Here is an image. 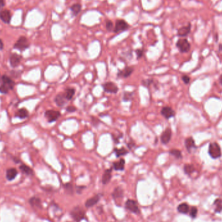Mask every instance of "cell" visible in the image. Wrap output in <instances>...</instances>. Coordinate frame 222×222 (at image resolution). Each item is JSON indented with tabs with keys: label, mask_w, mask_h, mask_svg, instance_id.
I'll use <instances>...</instances> for the list:
<instances>
[{
	"label": "cell",
	"mask_w": 222,
	"mask_h": 222,
	"mask_svg": "<svg viewBox=\"0 0 222 222\" xmlns=\"http://www.w3.org/2000/svg\"><path fill=\"white\" fill-rule=\"evenodd\" d=\"M125 208L134 213H139L140 210L136 201L132 199H129L125 203Z\"/></svg>",
	"instance_id": "11"
},
{
	"label": "cell",
	"mask_w": 222,
	"mask_h": 222,
	"mask_svg": "<svg viewBox=\"0 0 222 222\" xmlns=\"http://www.w3.org/2000/svg\"><path fill=\"white\" fill-rule=\"evenodd\" d=\"M182 80L183 82L185 83V84H188L190 83V78L189 76L185 75H182Z\"/></svg>",
	"instance_id": "43"
},
{
	"label": "cell",
	"mask_w": 222,
	"mask_h": 222,
	"mask_svg": "<svg viewBox=\"0 0 222 222\" xmlns=\"http://www.w3.org/2000/svg\"><path fill=\"white\" fill-rule=\"evenodd\" d=\"M127 146L129 149H132L133 148L135 147L136 144H135V142L133 140H131V141L127 143Z\"/></svg>",
	"instance_id": "44"
},
{
	"label": "cell",
	"mask_w": 222,
	"mask_h": 222,
	"mask_svg": "<svg viewBox=\"0 0 222 222\" xmlns=\"http://www.w3.org/2000/svg\"><path fill=\"white\" fill-rule=\"evenodd\" d=\"M122 136H123V134H120L119 136H114V135L112 134V139L114 142L115 143H120V140L119 139H120L121 138H122Z\"/></svg>",
	"instance_id": "40"
},
{
	"label": "cell",
	"mask_w": 222,
	"mask_h": 222,
	"mask_svg": "<svg viewBox=\"0 0 222 222\" xmlns=\"http://www.w3.org/2000/svg\"><path fill=\"white\" fill-rule=\"evenodd\" d=\"M2 82L4 85H5L9 90H13L14 86V82L7 75L2 76Z\"/></svg>",
	"instance_id": "17"
},
{
	"label": "cell",
	"mask_w": 222,
	"mask_h": 222,
	"mask_svg": "<svg viewBox=\"0 0 222 222\" xmlns=\"http://www.w3.org/2000/svg\"><path fill=\"white\" fill-rule=\"evenodd\" d=\"M134 72V68L132 66H126L123 70H118L117 77L119 78H127L132 75Z\"/></svg>",
	"instance_id": "8"
},
{
	"label": "cell",
	"mask_w": 222,
	"mask_h": 222,
	"mask_svg": "<svg viewBox=\"0 0 222 222\" xmlns=\"http://www.w3.org/2000/svg\"><path fill=\"white\" fill-rule=\"evenodd\" d=\"M185 145L186 149L188 150V152H190V150L192 149L196 148L195 141L192 137H189V138H187L185 142Z\"/></svg>",
	"instance_id": "21"
},
{
	"label": "cell",
	"mask_w": 222,
	"mask_h": 222,
	"mask_svg": "<svg viewBox=\"0 0 222 222\" xmlns=\"http://www.w3.org/2000/svg\"><path fill=\"white\" fill-rule=\"evenodd\" d=\"M54 101L58 107L61 108L63 107L68 102L63 93H60L59 94H57L54 99Z\"/></svg>",
	"instance_id": "13"
},
{
	"label": "cell",
	"mask_w": 222,
	"mask_h": 222,
	"mask_svg": "<svg viewBox=\"0 0 222 222\" xmlns=\"http://www.w3.org/2000/svg\"><path fill=\"white\" fill-rule=\"evenodd\" d=\"M9 90L5 85H4L3 84H2L1 86H0V93L2 94H7Z\"/></svg>",
	"instance_id": "39"
},
{
	"label": "cell",
	"mask_w": 222,
	"mask_h": 222,
	"mask_svg": "<svg viewBox=\"0 0 222 222\" xmlns=\"http://www.w3.org/2000/svg\"><path fill=\"white\" fill-rule=\"evenodd\" d=\"M123 196V190L122 188L120 187H118L117 188H116L112 193V197L114 199H122Z\"/></svg>",
	"instance_id": "24"
},
{
	"label": "cell",
	"mask_w": 222,
	"mask_h": 222,
	"mask_svg": "<svg viewBox=\"0 0 222 222\" xmlns=\"http://www.w3.org/2000/svg\"><path fill=\"white\" fill-rule=\"evenodd\" d=\"M114 153L116 154V157L119 158L120 157L126 155L127 154H128V151L127 150L126 148H125L124 147H122L121 148H114Z\"/></svg>",
	"instance_id": "25"
},
{
	"label": "cell",
	"mask_w": 222,
	"mask_h": 222,
	"mask_svg": "<svg viewBox=\"0 0 222 222\" xmlns=\"http://www.w3.org/2000/svg\"><path fill=\"white\" fill-rule=\"evenodd\" d=\"M20 170L22 171V173H24V174L27 175V176H32L33 175V170L27 165H22L20 166Z\"/></svg>",
	"instance_id": "27"
},
{
	"label": "cell",
	"mask_w": 222,
	"mask_h": 222,
	"mask_svg": "<svg viewBox=\"0 0 222 222\" xmlns=\"http://www.w3.org/2000/svg\"><path fill=\"white\" fill-rule=\"evenodd\" d=\"M160 113H161L162 116L167 120L173 118L176 115V112L174 111V110H173L172 108L168 107V106L162 107L161 109Z\"/></svg>",
	"instance_id": "9"
},
{
	"label": "cell",
	"mask_w": 222,
	"mask_h": 222,
	"mask_svg": "<svg viewBox=\"0 0 222 222\" xmlns=\"http://www.w3.org/2000/svg\"><path fill=\"white\" fill-rule=\"evenodd\" d=\"M106 29H107V30L109 31H113L114 30V25H113V24L111 21H107V22H106Z\"/></svg>",
	"instance_id": "38"
},
{
	"label": "cell",
	"mask_w": 222,
	"mask_h": 222,
	"mask_svg": "<svg viewBox=\"0 0 222 222\" xmlns=\"http://www.w3.org/2000/svg\"><path fill=\"white\" fill-rule=\"evenodd\" d=\"M102 87L103 89V90L105 92L109 93V94H117L119 91L118 86L113 82L105 83L103 84Z\"/></svg>",
	"instance_id": "5"
},
{
	"label": "cell",
	"mask_w": 222,
	"mask_h": 222,
	"mask_svg": "<svg viewBox=\"0 0 222 222\" xmlns=\"http://www.w3.org/2000/svg\"><path fill=\"white\" fill-rule=\"evenodd\" d=\"M30 203L33 207H41V201L39 198L36 197H33L32 198H31L30 199Z\"/></svg>",
	"instance_id": "28"
},
{
	"label": "cell",
	"mask_w": 222,
	"mask_h": 222,
	"mask_svg": "<svg viewBox=\"0 0 222 222\" xmlns=\"http://www.w3.org/2000/svg\"><path fill=\"white\" fill-rule=\"evenodd\" d=\"M135 52H136L137 54V59H140L143 55V50L142 49H138L135 51Z\"/></svg>",
	"instance_id": "42"
},
{
	"label": "cell",
	"mask_w": 222,
	"mask_h": 222,
	"mask_svg": "<svg viewBox=\"0 0 222 222\" xmlns=\"http://www.w3.org/2000/svg\"><path fill=\"white\" fill-rule=\"evenodd\" d=\"M112 168H111L105 171L101 179V182L103 185H107L110 182L112 178Z\"/></svg>",
	"instance_id": "15"
},
{
	"label": "cell",
	"mask_w": 222,
	"mask_h": 222,
	"mask_svg": "<svg viewBox=\"0 0 222 222\" xmlns=\"http://www.w3.org/2000/svg\"><path fill=\"white\" fill-rule=\"evenodd\" d=\"M75 93V90L72 87H68L64 90V92H63L66 99L67 100V101H70Z\"/></svg>",
	"instance_id": "22"
},
{
	"label": "cell",
	"mask_w": 222,
	"mask_h": 222,
	"mask_svg": "<svg viewBox=\"0 0 222 222\" xmlns=\"http://www.w3.org/2000/svg\"><path fill=\"white\" fill-rule=\"evenodd\" d=\"M125 160L123 159H120L117 162H114L112 164V168L116 171H123L125 168Z\"/></svg>",
	"instance_id": "18"
},
{
	"label": "cell",
	"mask_w": 222,
	"mask_h": 222,
	"mask_svg": "<svg viewBox=\"0 0 222 222\" xmlns=\"http://www.w3.org/2000/svg\"><path fill=\"white\" fill-rule=\"evenodd\" d=\"M71 216L77 222H79L81 220L84 218L85 213L82 208L79 207H74L71 211Z\"/></svg>",
	"instance_id": "4"
},
{
	"label": "cell",
	"mask_w": 222,
	"mask_h": 222,
	"mask_svg": "<svg viewBox=\"0 0 222 222\" xmlns=\"http://www.w3.org/2000/svg\"><path fill=\"white\" fill-rule=\"evenodd\" d=\"M11 13L8 10L0 11V20L6 24H9L11 21Z\"/></svg>",
	"instance_id": "12"
},
{
	"label": "cell",
	"mask_w": 222,
	"mask_h": 222,
	"mask_svg": "<svg viewBox=\"0 0 222 222\" xmlns=\"http://www.w3.org/2000/svg\"><path fill=\"white\" fill-rule=\"evenodd\" d=\"M208 154L211 158L216 159L221 156V151L219 144L216 142L210 143L208 147Z\"/></svg>",
	"instance_id": "1"
},
{
	"label": "cell",
	"mask_w": 222,
	"mask_h": 222,
	"mask_svg": "<svg viewBox=\"0 0 222 222\" xmlns=\"http://www.w3.org/2000/svg\"><path fill=\"white\" fill-rule=\"evenodd\" d=\"M30 44L25 36H20L14 45V48L20 51H23L30 47Z\"/></svg>",
	"instance_id": "2"
},
{
	"label": "cell",
	"mask_w": 222,
	"mask_h": 222,
	"mask_svg": "<svg viewBox=\"0 0 222 222\" xmlns=\"http://www.w3.org/2000/svg\"><path fill=\"white\" fill-rule=\"evenodd\" d=\"M2 81V76L1 75V74H0V82Z\"/></svg>",
	"instance_id": "49"
},
{
	"label": "cell",
	"mask_w": 222,
	"mask_h": 222,
	"mask_svg": "<svg viewBox=\"0 0 222 222\" xmlns=\"http://www.w3.org/2000/svg\"><path fill=\"white\" fill-rule=\"evenodd\" d=\"M184 171L187 175H190L191 173L195 171V168L192 165H185L184 166Z\"/></svg>",
	"instance_id": "32"
},
{
	"label": "cell",
	"mask_w": 222,
	"mask_h": 222,
	"mask_svg": "<svg viewBox=\"0 0 222 222\" xmlns=\"http://www.w3.org/2000/svg\"><path fill=\"white\" fill-rule=\"evenodd\" d=\"M177 210L182 214H187L189 211V206L187 203H182L177 207Z\"/></svg>",
	"instance_id": "29"
},
{
	"label": "cell",
	"mask_w": 222,
	"mask_h": 222,
	"mask_svg": "<svg viewBox=\"0 0 222 222\" xmlns=\"http://www.w3.org/2000/svg\"><path fill=\"white\" fill-rule=\"evenodd\" d=\"M29 115H30V113H29L28 111L26 109L23 108V109H19L16 112V113L15 114V116L20 119H24L27 118L29 116Z\"/></svg>",
	"instance_id": "23"
},
{
	"label": "cell",
	"mask_w": 222,
	"mask_h": 222,
	"mask_svg": "<svg viewBox=\"0 0 222 222\" xmlns=\"http://www.w3.org/2000/svg\"><path fill=\"white\" fill-rule=\"evenodd\" d=\"M190 30H191V25L189 24L187 26L182 27L180 29H179V30L177 31V35L181 37L186 36L190 33Z\"/></svg>",
	"instance_id": "19"
},
{
	"label": "cell",
	"mask_w": 222,
	"mask_h": 222,
	"mask_svg": "<svg viewBox=\"0 0 222 222\" xmlns=\"http://www.w3.org/2000/svg\"><path fill=\"white\" fill-rule=\"evenodd\" d=\"M219 83H221V84L222 85V74L220 75L219 77Z\"/></svg>",
	"instance_id": "47"
},
{
	"label": "cell",
	"mask_w": 222,
	"mask_h": 222,
	"mask_svg": "<svg viewBox=\"0 0 222 222\" xmlns=\"http://www.w3.org/2000/svg\"><path fill=\"white\" fill-rule=\"evenodd\" d=\"M172 131L170 128H167L161 134L160 141L163 144H168L171 139Z\"/></svg>",
	"instance_id": "10"
},
{
	"label": "cell",
	"mask_w": 222,
	"mask_h": 222,
	"mask_svg": "<svg viewBox=\"0 0 222 222\" xmlns=\"http://www.w3.org/2000/svg\"><path fill=\"white\" fill-rule=\"evenodd\" d=\"M5 2L4 0H0V10L2 11V9L5 7Z\"/></svg>",
	"instance_id": "45"
},
{
	"label": "cell",
	"mask_w": 222,
	"mask_h": 222,
	"mask_svg": "<svg viewBox=\"0 0 222 222\" xmlns=\"http://www.w3.org/2000/svg\"><path fill=\"white\" fill-rule=\"evenodd\" d=\"M21 60H22V56L17 53L11 54L10 58H9V61H10L11 66L13 68H15L20 64Z\"/></svg>",
	"instance_id": "14"
},
{
	"label": "cell",
	"mask_w": 222,
	"mask_h": 222,
	"mask_svg": "<svg viewBox=\"0 0 222 222\" xmlns=\"http://www.w3.org/2000/svg\"><path fill=\"white\" fill-rule=\"evenodd\" d=\"M82 6L81 4L79 3H75L73 4L72 6L70 7V11L73 16H77L81 11Z\"/></svg>",
	"instance_id": "26"
},
{
	"label": "cell",
	"mask_w": 222,
	"mask_h": 222,
	"mask_svg": "<svg viewBox=\"0 0 222 222\" xmlns=\"http://www.w3.org/2000/svg\"><path fill=\"white\" fill-rule=\"evenodd\" d=\"M64 187L65 188L66 190L68 192V193H72L73 191V186L71 184V183H66V184H65L64 185Z\"/></svg>",
	"instance_id": "36"
},
{
	"label": "cell",
	"mask_w": 222,
	"mask_h": 222,
	"mask_svg": "<svg viewBox=\"0 0 222 222\" xmlns=\"http://www.w3.org/2000/svg\"><path fill=\"white\" fill-rule=\"evenodd\" d=\"M100 195H96V196H94L93 198H91L86 201L85 203V206L88 208L92 207L94 206L95 204H97L98 202L100 201Z\"/></svg>",
	"instance_id": "20"
},
{
	"label": "cell",
	"mask_w": 222,
	"mask_h": 222,
	"mask_svg": "<svg viewBox=\"0 0 222 222\" xmlns=\"http://www.w3.org/2000/svg\"><path fill=\"white\" fill-rule=\"evenodd\" d=\"M18 175V171L16 168H9L6 171V178L8 181H13Z\"/></svg>",
	"instance_id": "16"
},
{
	"label": "cell",
	"mask_w": 222,
	"mask_h": 222,
	"mask_svg": "<svg viewBox=\"0 0 222 222\" xmlns=\"http://www.w3.org/2000/svg\"><path fill=\"white\" fill-rule=\"evenodd\" d=\"M129 24L123 20H118L116 22L113 31L116 33L123 32L129 29Z\"/></svg>",
	"instance_id": "6"
},
{
	"label": "cell",
	"mask_w": 222,
	"mask_h": 222,
	"mask_svg": "<svg viewBox=\"0 0 222 222\" xmlns=\"http://www.w3.org/2000/svg\"><path fill=\"white\" fill-rule=\"evenodd\" d=\"M219 51H222V44H219Z\"/></svg>",
	"instance_id": "48"
},
{
	"label": "cell",
	"mask_w": 222,
	"mask_h": 222,
	"mask_svg": "<svg viewBox=\"0 0 222 222\" xmlns=\"http://www.w3.org/2000/svg\"><path fill=\"white\" fill-rule=\"evenodd\" d=\"M197 213H198V209L196 207H192L191 210H190V215L192 218H195L196 217V215H197Z\"/></svg>",
	"instance_id": "37"
},
{
	"label": "cell",
	"mask_w": 222,
	"mask_h": 222,
	"mask_svg": "<svg viewBox=\"0 0 222 222\" xmlns=\"http://www.w3.org/2000/svg\"><path fill=\"white\" fill-rule=\"evenodd\" d=\"M214 205L216 206L215 211L216 212H219L222 211V199H218L214 201Z\"/></svg>",
	"instance_id": "33"
},
{
	"label": "cell",
	"mask_w": 222,
	"mask_h": 222,
	"mask_svg": "<svg viewBox=\"0 0 222 222\" xmlns=\"http://www.w3.org/2000/svg\"><path fill=\"white\" fill-rule=\"evenodd\" d=\"M66 111L68 112H70V113H73V112H76V111L78 110V109H77L75 107H74V106H68V107H66Z\"/></svg>",
	"instance_id": "41"
},
{
	"label": "cell",
	"mask_w": 222,
	"mask_h": 222,
	"mask_svg": "<svg viewBox=\"0 0 222 222\" xmlns=\"http://www.w3.org/2000/svg\"><path fill=\"white\" fill-rule=\"evenodd\" d=\"M133 98V92H125L123 95L122 100L124 102L126 101H131Z\"/></svg>",
	"instance_id": "31"
},
{
	"label": "cell",
	"mask_w": 222,
	"mask_h": 222,
	"mask_svg": "<svg viewBox=\"0 0 222 222\" xmlns=\"http://www.w3.org/2000/svg\"><path fill=\"white\" fill-rule=\"evenodd\" d=\"M169 153H170V155L173 156V157H176V158L177 159H182V157L181 151L180 150H179V149H171V150L169 151Z\"/></svg>",
	"instance_id": "30"
},
{
	"label": "cell",
	"mask_w": 222,
	"mask_h": 222,
	"mask_svg": "<svg viewBox=\"0 0 222 222\" xmlns=\"http://www.w3.org/2000/svg\"><path fill=\"white\" fill-rule=\"evenodd\" d=\"M153 79H145L142 81V84L143 86L146 88H149V86L151 85L152 83H153Z\"/></svg>",
	"instance_id": "35"
},
{
	"label": "cell",
	"mask_w": 222,
	"mask_h": 222,
	"mask_svg": "<svg viewBox=\"0 0 222 222\" xmlns=\"http://www.w3.org/2000/svg\"><path fill=\"white\" fill-rule=\"evenodd\" d=\"M61 116V113L59 111L55 110H47L44 113V116L49 123H53L56 122Z\"/></svg>",
	"instance_id": "3"
},
{
	"label": "cell",
	"mask_w": 222,
	"mask_h": 222,
	"mask_svg": "<svg viewBox=\"0 0 222 222\" xmlns=\"http://www.w3.org/2000/svg\"><path fill=\"white\" fill-rule=\"evenodd\" d=\"M176 46L181 53H187L190 50V44L187 39H179L176 43Z\"/></svg>",
	"instance_id": "7"
},
{
	"label": "cell",
	"mask_w": 222,
	"mask_h": 222,
	"mask_svg": "<svg viewBox=\"0 0 222 222\" xmlns=\"http://www.w3.org/2000/svg\"><path fill=\"white\" fill-rule=\"evenodd\" d=\"M3 47H4L3 42L2 39H0V50H2L3 49Z\"/></svg>",
	"instance_id": "46"
},
{
	"label": "cell",
	"mask_w": 222,
	"mask_h": 222,
	"mask_svg": "<svg viewBox=\"0 0 222 222\" xmlns=\"http://www.w3.org/2000/svg\"><path fill=\"white\" fill-rule=\"evenodd\" d=\"M90 123L94 127H98V126H99V125L101 123V121L98 118L92 116L90 117Z\"/></svg>",
	"instance_id": "34"
}]
</instances>
